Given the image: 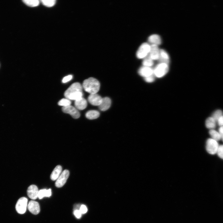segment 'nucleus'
Wrapping results in <instances>:
<instances>
[{
  "instance_id": "1",
  "label": "nucleus",
  "mask_w": 223,
  "mask_h": 223,
  "mask_svg": "<svg viewBox=\"0 0 223 223\" xmlns=\"http://www.w3.org/2000/svg\"><path fill=\"white\" fill-rule=\"evenodd\" d=\"M83 88L79 83H74L66 90L64 96L69 100H76L83 97Z\"/></svg>"
},
{
  "instance_id": "2",
  "label": "nucleus",
  "mask_w": 223,
  "mask_h": 223,
  "mask_svg": "<svg viewBox=\"0 0 223 223\" xmlns=\"http://www.w3.org/2000/svg\"><path fill=\"white\" fill-rule=\"evenodd\" d=\"M83 87L90 94H96L99 90L100 84L99 81L93 78H90L84 81Z\"/></svg>"
},
{
  "instance_id": "3",
  "label": "nucleus",
  "mask_w": 223,
  "mask_h": 223,
  "mask_svg": "<svg viewBox=\"0 0 223 223\" xmlns=\"http://www.w3.org/2000/svg\"><path fill=\"white\" fill-rule=\"evenodd\" d=\"M154 75L156 77L160 78L164 76L168 72V64L160 63L154 69Z\"/></svg>"
},
{
  "instance_id": "4",
  "label": "nucleus",
  "mask_w": 223,
  "mask_h": 223,
  "mask_svg": "<svg viewBox=\"0 0 223 223\" xmlns=\"http://www.w3.org/2000/svg\"><path fill=\"white\" fill-rule=\"evenodd\" d=\"M219 145L218 142L212 138L208 139L206 142V149L209 154L214 155L217 154Z\"/></svg>"
},
{
  "instance_id": "5",
  "label": "nucleus",
  "mask_w": 223,
  "mask_h": 223,
  "mask_svg": "<svg viewBox=\"0 0 223 223\" xmlns=\"http://www.w3.org/2000/svg\"><path fill=\"white\" fill-rule=\"evenodd\" d=\"M151 45L148 43H144L139 47L137 53V57L139 59H144L149 54Z\"/></svg>"
},
{
  "instance_id": "6",
  "label": "nucleus",
  "mask_w": 223,
  "mask_h": 223,
  "mask_svg": "<svg viewBox=\"0 0 223 223\" xmlns=\"http://www.w3.org/2000/svg\"><path fill=\"white\" fill-rule=\"evenodd\" d=\"M28 199L25 197L20 198L17 202L16 206V209L20 214L25 213L28 206Z\"/></svg>"
},
{
  "instance_id": "7",
  "label": "nucleus",
  "mask_w": 223,
  "mask_h": 223,
  "mask_svg": "<svg viewBox=\"0 0 223 223\" xmlns=\"http://www.w3.org/2000/svg\"><path fill=\"white\" fill-rule=\"evenodd\" d=\"M69 175V172L67 170H64L60 175L55 183V185L58 188L63 187L66 183Z\"/></svg>"
},
{
  "instance_id": "8",
  "label": "nucleus",
  "mask_w": 223,
  "mask_h": 223,
  "mask_svg": "<svg viewBox=\"0 0 223 223\" xmlns=\"http://www.w3.org/2000/svg\"><path fill=\"white\" fill-rule=\"evenodd\" d=\"M63 112L70 115L74 118H79L80 115L78 110L74 107L72 105L63 107L62 108Z\"/></svg>"
},
{
  "instance_id": "9",
  "label": "nucleus",
  "mask_w": 223,
  "mask_h": 223,
  "mask_svg": "<svg viewBox=\"0 0 223 223\" xmlns=\"http://www.w3.org/2000/svg\"><path fill=\"white\" fill-rule=\"evenodd\" d=\"M28 209L30 212L34 215H37L40 211V207L38 203L34 200H30L28 204Z\"/></svg>"
},
{
  "instance_id": "10",
  "label": "nucleus",
  "mask_w": 223,
  "mask_h": 223,
  "mask_svg": "<svg viewBox=\"0 0 223 223\" xmlns=\"http://www.w3.org/2000/svg\"><path fill=\"white\" fill-rule=\"evenodd\" d=\"M138 73L139 75L145 78L154 75V69L144 66L140 68Z\"/></svg>"
},
{
  "instance_id": "11",
  "label": "nucleus",
  "mask_w": 223,
  "mask_h": 223,
  "mask_svg": "<svg viewBox=\"0 0 223 223\" xmlns=\"http://www.w3.org/2000/svg\"><path fill=\"white\" fill-rule=\"evenodd\" d=\"M102 98L96 94H90L88 97L89 102L94 106H99L102 100Z\"/></svg>"
},
{
  "instance_id": "12",
  "label": "nucleus",
  "mask_w": 223,
  "mask_h": 223,
  "mask_svg": "<svg viewBox=\"0 0 223 223\" xmlns=\"http://www.w3.org/2000/svg\"><path fill=\"white\" fill-rule=\"evenodd\" d=\"M38 190L37 187L34 185L30 186L27 190V194L30 199L35 200L38 197Z\"/></svg>"
},
{
  "instance_id": "13",
  "label": "nucleus",
  "mask_w": 223,
  "mask_h": 223,
  "mask_svg": "<svg viewBox=\"0 0 223 223\" xmlns=\"http://www.w3.org/2000/svg\"><path fill=\"white\" fill-rule=\"evenodd\" d=\"M160 50L158 46L155 45H151V49L148 55L153 60H158L159 57Z\"/></svg>"
},
{
  "instance_id": "14",
  "label": "nucleus",
  "mask_w": 223,
  "mask_h": 223,
  "mask_svg": "<svg viewBox=\"0 0 223 223\" xmlns=\"http://www.w3.org/2000/svg\"><path fill=\"white\" fill-rule=\"evenodd\" d=\"M158 60L160 63L169 64L170 62V57L167 53L164 50H160L159 57Z\"/></svg>"
},
{
  "instance_id": "15",
  "label": "nucleus",
  "mask_w": 223,
  "mask_h": 223,
  "mask_svg": "<svg viewBox=\"0 0 223 223\" xmlns=\"http://www.w3.org/2000/svg\"><path fill=\"white\" fill-rule=\"evenodd\" d=\"M148 41L151 45L158 46L160 45L162 42L160 36L157 34H154L150 36L148 38Z\"/></svg>"
},
{
  "instance_id": "16",
  "label": "nucleus",
  "mask_w": 223,
  "mask_h": 223,
  "mask_svg": "<svg viewBox=\"0 0 223 223\" xmlns=\"http://www.w3.org/2000/svg\"><path fill=\"white\" fill-rule=\"evenodd\" d=\"M75 108L77 109L83 110L86 108L87 102L86 100L82 97L75 100Z\"/></svg>"
},
{
  "instance_id": "17",
  "label": "nucleus",
  "mask_w": 223,
  "mask_h": 223,
  "mask_svg": "<svg viewBox=\"0 0 223 223\" xmlns=\"http://www.w3.org/2000/svg\"><path fill=\"white\" fill-rule=\"evenodd\" d=\"M111 104V99L108 97H105L102 99V102L99 106L100 110L102 111H105L110 107Z\"/></svg>"
},
{
  "instance_id": "18",
  "label": "nucleus",
  "mask_w": 223,
  "mask_h": 223,
  "mask_svg": "<svg viewBox=\"0 0 223 223\" xmlns=\"http://www.w3.org/2000/svg\"><path fill=\"white\" fill-rule=\"evenodd\" d=\"M62 170V167L58 165L56 166L50 175V179L53 181L56 180L62 174L63 172Z\"/></svg>"
},
{
  "instance_id": "19",
  "label": "nucleus",
  "mask_w": 223,
  "mask_h": 223,
  "mask_svg": "<svg viewBox=\"0 0 223 223\" xmlns=\"http://www.w3.org/2000/svg\"><path fill=\"white\" fill-rule=\"evenodd\" d=\"M216 121L212 117H209L206 120V127L210 130L214 129L216 127Z\"/></svg>"
},
{
  "instance_id": "20",
  "label": "nucleus",
  "mask_w": 223,
  "mask_h": 223,
  "mask_svg": "<svg viewBox=\"0 0 223 223\" xmlns=\"http://www.w3.org/2000/svg\"><path fill=\"white\" fill-rule=\"evenodd\" d=\"M52 195L51 189L46 190L42 189L39 191L38 197L40 199H41L44 197H50Z\"/></svg>"
},
{
  "instance_id": "21",
  "label": "nucleus",
  "mask_w": 223,
  "mask_h": 223,
  "mask_svg": "<svg viewBox=\"0 0 223 223\" xmlns=\"http://www.w3.org/2000/svg\"><path fill=\"white\" fill-rule=\"evenodd\" d=\"M99 115L100 114L98 111L92 110L87 112L86 114V117L89 119L93 120L97 118Z\"/></svg>"
},
{
  "instance_id": "22",
  "label": "nucleus",
  "mask_w": 223,
  "mask_h": 223,
  "mask_svg": "<svg viewBox=\"0 0 223 223\" xmlns=\"http://www.w3.org/2000/svg\"><path fill=\"white\" fill-rule=\"evenodd\" d=\"M209 133L212 139L217 141L220 140L221 139V136L219 133L218 131L214 129L210 130L209 131Z\"/></svg>"
},
{
  "instance_id": "23",
  "label": "nucleus",
  "mask_w": 223,
  "mask_h": 223,
  "mask_svg": "<svg viewBox=\"0 0 223 223\" xmlns=\"http://www.w3.org/2000/svg\"><path fill=\"white\" fill-rule=\"evenodd\" d=\"M154 61L148 55L144 59L142 64L144 66L151 67L154 65Z\"/></svg>"
},
{
  "instance_id": "24",
  "label": "nucleus",
  "mask_w": 223,
  "mask_h": 223,
  "mask_svg": "<svg viewBox=\"0 0 223 223\" xmlns=\"http://www.w3.org/2000/svg\"><path fill=\"white\" fill-rule=\"evenodd\" d=\"M23 2L27 5L30 7L37 6L40 3V1L38 0H24Z\"/></svg>"
},
{
  "instance_id": "25",
  "label": "nucleus",
  "mask_w": 223,
  "mask_h": 223,
  "mask_svg": "<svg viewBox=\"0 0 223 223\" xmlns=\"http://www.w3.org/2000/svg\"><path fill=\"white\" fill-rule=\"evenodd\" d=\"M42 4L44 6L48 7H52L54 6L56 3L55 0H42L41 1Z\"/></svg>"
},
{
  "instance_id": "26",
  "label": "nucleus",
  "mask_w": 223,
  "mask_h": 223,
  "mask_svg": "<svg viewBox=\"0 0 223 223\" xmlns=\"http://www.w3.org/2000/svg\"><path fill=\"white\" fill-rule=\"evenodd\" d=\"M71 101L70 100L67 99H61L58 102V105L60 106L65 107L71 105Z\"/></svg>"
},
{
  "instance_id": "27",
  "label": "nucleus",
  "mask_w": 223,
  "mask_h": 223,
  "mask_svg": "<svg viewBox=\"0 0 223 223\" xmlns=\"http://www.w3.org/2000/svg\"><path fill=\"white\" fill-rule=\"evenodd\" d=\"M222 111L221 110H217L213 113L212 117L217 121L218 119L223 115Z\"/></svg>"
},
{
  "instance_id": "28",
  "label": "nucleus",
  "mask_w": 223,
  "mask_h": 223,
  "mask_svg": "<svg viewBox=\"0 0 223 223\" xmlns=\"http://www.w3.org/2000/svg\"><path fill=\"white\" fill-rule=\"evenodd\" d=\"M217 154L219 158L223 160V145H219Z\"/></svg>"
},
{
  "instance_id": "29",
  "label": "nucleus",
  "mask_w": 223,
  "mask_h": 223,
  "mask_svg": "<svg viewBox=\"0 0 223 223\" xmlns=\"http://www.w3.org/2000/svg\"><path fill=\"white\" fill-rule=\"evenodd\" d=\"M154 75L145 78L144 79L145 81L148 83H152L154 81L155 78Z\"/></svg>"
},
{
  "instance_id": "30",
  "label": "nucleus",
  "mask_w": 223,
  "mask_h": 223,
  "mask_svg": "<svg viewBox=\"0 0 223 223\" xmlns=\"http://www.w3.org/2000/svg\"><path fill=\"white\" fill-rule=\"evenodd\" d=\"M74 214L75 217L77 218H80L81 217L82 214L79 210H75L74 212Z\"/></svg>"
},
{
  "instance_id": "31",
  "label": "nucleus",
  "mask_w": 223,
  "mask_h": 223,
  "mask_svg": "<svg viewBox=\"0 0 223 223\" xmlns=\"http://www.w3.org/2000/svg\"><path fill=\"white\" fill-rule=\"evenodd\" d=\"M73 76L72 75H69L64 78L62 82L63 83H66L72 79Z\"/></svg>"
},
{
  "instance_id": "32",
  "label": "nucleus",
  "mask_w": 223,
  "mask_h": 223,
  "mask_svg": "<svg viewBox=\"0 0 223 223\" xmlns=\"http://www.w3.org/2000/svg\"><path fill=\"white\" fill-rule=\"evenodd\" d=\"M79 210L82 214H84L87 212V209L85 206L82 205L81 206Z\"/></svg>"
},
{
  "instance_id": "33",
  "label": "nucleus",
  "mask_w": 223,
  "mask_h": 223,
  "mask_svg": "<svg viewBox=\"0 0 223 223\" xmlns=\"http://www.w3.org/2000/svg\"><path fill=\"white\" fill-rule=\"evenodd\" d=\"M217 122L219 126L220 127L223 126V115L218 119Z\"/></svg>"
},
{
  "instance_id": "34",
  "label": "nucleus",
  "mask_w": 223,
  "mask_h": 223,
  "mask_svg": "<svg viewBox=\"0 0 223 223\" xmlns=\"http://www.w3.org/2000/svg\"><path fill=\"white\" fill-rule=\"evenodd\" d=\"M218 132L221 136H223V126L220 127Z\"/></svg>"
},
{
  "instance_id": "35",
  "label": "nucleus",
  "mask_w": 223,
  "mask_h": 223,
  "mask_svg": "<svg viewBox=\"0 0 223 223\" xmlns=\"http://www.w3.org/2000/svg\"><path fill=\"white\" fill-rule=\"evenodd\" d=\"M221 139L223 142V136H222Z\"/></svg>"
}]
</instances>
